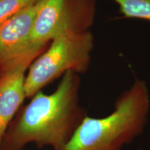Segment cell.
Instances as JSON below:
<instances>
[{"instance_id": "2", "label": "cell", "mask_w": 150, "mask_h": 150, "mask_svg": "<svg viewBox=\"0 0 150 150\" xmlns=\"http://www.w3.org/2000/svg\"><path fill=\"white\" fill-rule=\"evenodd\" d=\"M150 111L145 81L136 79L103 117L86 115L64 145L56 150H121L143 133Z\"/></svg>"}, {"instance_id": "7", "label": "cell", "mask_w": 150, "mask_h": 150, "mask_svg": "<svg viewBox=\"0 0 150 150\" xmlns=\"http://www.w3.org/2000/svg\"><path fill=\"white\" fill-rule=\"evenodd\" d=\"M118 6L122 18L150 22V0H111Z\"/></svg>"}, {"instance_id": "8", "label": "cell", "mask_w": 150, "mask_h": 150, "mask_svg": "<svg viewBox=\"0 0 150 150\" xmlns=\"http://www.w3.org/2000/svg\"><path fill=\"white\" fill-rule=\"evenodd\" d=\"M40 0H0V24L20 11Z\"/></svg>"}, {"instance_id": "1", "label": "cell", "mask_w": 150, "mask_h": 150, "mask_svg": "<svg viewBox=\"0 0 150 150\" xmlns=\"http://www.w3.org/2000/svg\"><path fill=\"white\" fill-rule=\"evenodd\" d=\"M76 72L63 74L53 93L39 91L11 122L1 150H23L29 143L38 148L59 149L70 139L86 113L79 104L80 80Z\"/></svg>"}, {"instance_id": "4", "label": "cell", "mask_w": 150, "mask_h": 150, "mask_svg": "<svg viewBox=\"0 0 150 150\" xmlns=\"http://www.w3.org/2000/svg\"><path fill=\"white\" fill-rule=\"evenodd\" d=\"M97 0H42L29 37L28 50L39 52L56 37L88 31L95 21Z\"/></svg>"}, {"instance_id": "3", "label": "cell", "mask_w": 150, "mask_h": 150, "mask_svg": "<svg viewBox=\"0 0 150 150\" xmlns=\"http://www.w3.org/2000/svg\"><path fill=\"white\" fill-rule=\"evenodd\" d=\"M94 49V36L91 31L68 32L56 37L50 48L29 68L25 77L26 97L38 92L69 71L83 73L88 69Z\"/></svg>"}, {"instance_id": "5", "label": "cell", "mask_w": 150, "mask_h": 150, "mask_svg": "<svg viewBox=\"0 0 150 150\" xmlns=\"http://www.w3.org/2000/svg\"><path fill=\"white\" fill-rule=\"evenodd\" d=\"M38 52H31L5 65L0 78V150L11 122L26 97L24 73Z\"/></svg>"}, {"instance_id": "6", "label": "cell", "mask_w": 150, "mask_h": 150, "mask_svg": "<svg viewBox=\"0 0 150 150\" xmlns=\"http://www.w3.org/2000/svg\"><path fill=\"white\" fill-rule=\"evenodd\" d=\"M42 0L26 7L0 24V63L6 65L28 50L29 37Z\"/></svg>"}]
</instances>
